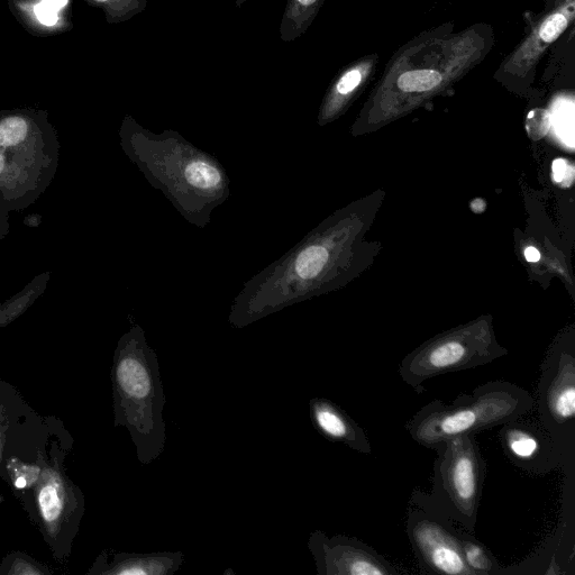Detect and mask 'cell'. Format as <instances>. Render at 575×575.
<instances>
[{
  "instance_id": "6da1fadb",
  "label": "cell",
  "mask_w": 575,
  "mask_h": 575,
  "mask_svg": "<svg viewBox=\"0 0 575 575\" xmlns=\"http://www.w3.org/2000/svg\"><path fill=\"white\" fill-rule=\"evenodd\" d=\"M495 31L476 24L454 32L452 24L415 36L392 56L376 89L377 102L404 105L451 87L480 65L494 49Z\"/></svg>"
},
{
  "instance_id": "7a4b0ae2",
  "label": "cell",
  "mask_w": 575,
  "mask_h": 575,
  "mask_svg": "<svg viewBox=\"0 0 575 575\" xmlns=\"http://www.w3.org/2000/svg\"><path fill=\"white\" fill-rule=\"evenodd\" d=\"M115 427H125L135 445L138 460L151 464L166 449L164 395L157 353L135 327L118 343L112 367Z\"/></svg>"
},
{
  "instance_id": "3957f363",
  "label": "cell",
  "mask_w": 575,
  "mask_h": 575,
  "mask_svg": "<svg viewBox=\"0 0 575 575\" xmlns=\"http://www.w3.org/2000/svg\"><path fill=\"white\" fill-rule=\"evenodd\" d=\"M534 408L535 398L527 390L511 382L491 381L451 404L432 401L408 421L406 430L417 444L435 451L452 438L477 435L531 415Z\"/></svg>"
},
{
  "instance_id": "277c9868",
  "label": "cell",
  "mask_w": 575,
  "mask_h": 575,
  "mask_svg": "<svg viewBox=\"0 0 575 575\" xmlns=\"http://www.w3.org/2000/svg\"><path fill=\"white\" fill-rule=\"evenodd\" d=\"M71 444V437L57 419L38 481L16 496L60 563L70 558L86 509L84 494L66 470Z\"/></svg>"
},
{
  "instance_id": "5b68a950",
  "label": "cell",
  "mask_w": 575,
  "mask_h": 575,
  "mask_svg": "<svg viewBox=\"0 0 575 575\" xmlns=\"http://www.w3.org/2000/svg\"><path fill=\"white\" fill-rule=\"evenodd\" d=\"M477 435H462L438 446L428 495L464 531L476 534L487 463Z\"/></svg>"
},
{
  "instance_id": "8992f818",
  "label": "cell",
  "mask_w": 575,
  "mask_h": 575,
  "mask_svg": "<svg viewBox=\"0 0 575 575\" xmlns=\"http://www.w3.org/2000/svg\"><path fill=\"white\" fill-rule=\"evenodd\" d=\"M406 533L424 573L474 575L463 558L460 526L424 490L409 499Z\"/></svg>"
},
{
  "instance_id": "52a82bcc",
  "label": "cell",
  "mask_w": 575,
  "mask_h": 575,
  "mask_svg": "<svg viewBox=\"0 0 575 575\" xmlns=\"http://www.w3.org/2000/svg\"><path fill=\"white\" fill-rule=\"evenodd\" d=\"M505 354L486 334L451 335L409 354L400 364L399 374L406 385L422 395L427 380L476 369Z\"/></svg>"
},
{
  "instance_id": "ba28073f",
  "label": "cell",
  "mask_w": 575,
  "mask_h": 575,
  "mask_svg": "<svg viewBox=\"0 0 575 575\" xmlns=\"http://www.w3.org/2000/svg\"><path fill=\"white\" fill-rule=\"evenodd\" d=\"M535 407L538 421L568 458L575 456V357L555 350L542 364Z\"/></svg>"
},
{
  "instance_id": "9c48e42d",
  "label": "cell",
  "mask_w": 575,
  "mask_h": 575,
  "mask_svg": "<svg viewBox=\"0 0 575 575\" xmlns=\"http://www.w3.org/2000/svg\"><path fill=\"white\" fill-rule=\"evenodd\" d=\"M575 18V0L547 9L531 32L501 63L495 78L504 85L525 89L533 84L538 63L547 50L567 32Z\"/></svg>"
},
{
  "instance_id": "30bf717a",
  "label": "cell",
  "mask_w": 575,
  "mask_h": 575,
  "mask_svg": "<svg viewBox=\"0 0 575 575\" xmlns=\"http://www.w3.org/2000/svg\"><path fill=\"white\" fill-rule=\"evenodd\" d=\"M307 545L318 575L407 574L358 538L328 537L323 531H315L309 536Z\"/></svg>"
},
{
  "instance_id": "8fae6325",
  "label": "cell",
  "mask_w": 575,
  "mask_h": 575,
  "mask_svg": "<svg viewBox=\"0 0 575 575\" xmlns=\"http://www.w3.org/2000/svg\"><path fill=\"white\" fill-rule=\"evenodd\" d=\"M527 416L501 425L503 428L499 432L501 446L515 467L541 477L564 468L569 460L575 459V456L568 458L564 454L540 421H528Z\"/></svg>"
},
{
  "instance_id": "7c38bea8",
  "label": "cell",
  "mask_w": 575,
  "mask_h": 575,
  "mask_svg": "<svg viewBox=\"0 0 575 575\" xmlns=\"http://www.w3.org/2000/svg\"><path fill=\"white\" fill-rule=\"evenodd\" d=\"M185 563V554L178 552L114 553L109 561L107 550L100 553L91 575H173Z\"/></svg>"
},
{
  "instance_id": "4fadbf2b",
  "label": "cell",
  "mask_w": 575,
  "mask_h": 575,
  "mask_svg": "<svg viewBox=\"0 0 575 575\" xmlns=\"http://www.w3.org/2000/svg\"><path fill=\"white\" fill-rule=\"evenodd\" d=\"M309 410L317 432L328 441L342 443L362 454H371L372 446L367 434L339 405L325 398H314L310 400Z\"/></svg>"
},
{
  "instance_id": "5bb4252c",
  "label": "cell",
  "mask_w": 575,
  "mask_h": 575,
  "mask_svg": "<svg viewBox=\"0 0 575 575\" xmlns=\"http://www.w3.org/2000/svg\"><path fill=\"white\" fill-rule=\"evenodd\" d=\"M41 418L20 391L0 380V467L9 447L29 432ZM2 501L3 498L0 497V503Z\"/></svg>"
},
{
  "instance_id": "9a60e30c",
  "label": "cell",
  "mask_w": 575,
  "mask_h": 575,
  "mask_svg": "<svg viewBox=\"0 0 575 575\" xmlns=\"http://www.w3.org/2000/svg\"><path fill=\"white\" fill-rule=\"evenodd\" d=\"M379 63L377 53L369 54L345 67L336 76L326 99V112L333 113L368 84L376 75Z\"/></svg>"
},
{
  "instance_id": "2e32d148",
  "label": "cell",
  "mask_w": 575,
  "mask_h": 575,
  "mask_svg": "<svg viewBox=\"0 0 575 575\" xmlns=\"http://www.w3.org/2000/svg\"><path fill=\"white\" fill-rule=\"evenodd\" d=\"M326 0H288L280 24L281 40L292 42L303 36L315 21Z\"/></svg>"
},
{
  "instance_id": "e0dca14e",
  "label": "cell",
  "mask_w": 575,
  "mask_h": 575,
  "mask_svg": "<svg viewBox=\"0 0 575 575\" xmlns=\"http://www.w3.org/2000/svg\"><path fill=\"white\" fill-rule=\"evenodd\" d=\"M460 543L465 563L474 575L506 574L497 559L476 536L460 527Z\"/></svg>"
},
{
  "instance_id": "ac0fdd59",
  "label": "cell",
  "mask_w": 575,
  "mask_h": 575,
  "mask_svg": "<svg viewBox=\"0 0 575 575\" xmlns=\"http://www.w3.org/2000/svg\"><path fill=\"white\" fill-rule=\"evenodd\" d=\"M53 571L32 556L14 551L0 561V575H52Z\"/></svg>"
},
{
  "instance_id": "d6986e66",
  "label": "cell",
  "mask_w": 575,
  "mask_h": 575,
  "mask_svg": "<svg viewBox=\"0 0 575 575\" xmlns=\"http://www.w3.org/2000/svg\"><path fill=\"white\" fill-rule=\"evenodd\" d=\"M327 261L328 253L323 246H310L298 254L295 271L301 279H313L322 272Z\"/></svg>"
},
{
  "instance_id": "ffe728a7",
  "label": "cell",
  "mask_w": 575,
  "mask_h": 575,
  "mask_svg": "<svg viewBox=\"0 0 575 575\" xmlns=\"http://www.w3.org/2000/svg\"><path fill=\"white\" fill-rule=\"evenodd\" d=\"M186 178L190 186L211 190L221 185L222 173L212 163L198 160L190 164Z\"/></svg>"
},
{
  "instance_id": "44dd1931",
  "label": "cell",
  "mask_w": 575,
  "mask_h": 575,
  "mask_svg": "<svg viewBox=\"0 0 575 575\" xmlns=\"http://www.w3.org/2000/svg\"><path fill=\"white\" fill-rule=\"evenodd\" d=\"M29 132V125L21 117H9L0 122V146L22 143Z\"/></svg>"
},
{
  "instance_id": "7402d4cb",
  "label": "cell",
  "mask_w": 575,
  "mask_h": 575,
  "mask_svg": "<svg viewBox=\"0 0 575 575\" xmlns=\"http://www.w3.org/2000/svg\"><path fill=\"white\" fill-rule=\"evenodd\" d=\"M551 126V116L544 109H535L527 117L526 129L529 138L537 141L544 138Z\"/></svg>"
},
{
  "instance_id": "603a6c76",
  "label": "cell",
  "mask_w": 575,
  "mask_h": 575,
  "mask_svg": "<svg viewBox=\"0 0 575 575\" xmlns=\"http://www.w3.org/2000/svg\"><path fill=\"white\" fill-rule=\"evenodd\" d=\"M553 178L558 184L571 186L574 179V168L568 160L556 159L553 162Z\"/></svg>"
},
{
  "instance_id": "cb8c5ba5",
  "label": "cell",
  "mask_w": 575,
  "mask_h": 575,
  "mask_svg": "<svg viewBox=\"0 0 575 575\" xmlns=\"http://www.w3.org/2000/svg\"><path fill=\"white\" fill-rule=\"evenodd\" d=\"M35 14L39 21L45 25L52 26L58 22V12L44 2L35 7Z\"/></svg>"
},
{
  "instance_id": "d4e9b609",
  "label": "cell",
  "mask_w": 575,
  "mask_h": 575,
  "mask_svg": "<svg viewBox=\"0 0 575 575\" xmlns=\"http://www.w3.org/2000/svg\"><path fill=\"white\" fill-rule=\"evenodd\" d=\"M525 258L528 262L535 263L541 260V253L531 246V248L526 249Z\"/></svg>"
},
{
  "instance_id": "484cf974",
  "label": "cell",
  "mask_w": 575,
  "mask_h": 575,
  "mask_svg": "<svg viewBox=\"0 0 575 575\" xmlns=\"http://www.w3.org/2000/svg\"><path fill=\"white\" fill-rule=\"evenodd\" d=\"M43 2L48 6H50L51 8L56 9V11L58 12L59 9L67 5L68 0H43Z\"/></svg>"
},
{
  "instance_id": "4316f807",
  "label": "cell",
  "mask_w": 575,
  "mask_h": 575,
  "mask_svg": "<svg viewBox=\"0 0 575 575\" xmlns=\"http://www.w3.org/2000/svg\"><path fill=\"white\" fill-rule=\"evenodd\" d=\"M546 2H547V5H549V8H552L555 5L562 3L563 0H546Z\"/></svg>"
},
{
  "instance_id": "83f0119b",
  "label": "cell",
  "mask_w": 575,
  "mask_h": 575,
  "mask_svg": "<svg viewBox=\"0 0 575 575\" xmlns=\"http://www.w3.org/2000/svg\"><path fill=\"white\" fill-rule=\"evenodd\" d=\"M4 167H5V159H4L3 155L0 154V173L3 172Z\"/></svg>"
},
{
  "instance_id": "f1b7e54d",
  "label": "cell",
  "mask_w": 575,
  "mask_h": 575,
  "mask_svg": "<svg viewBox=\"0 0 575 575\" xmlns=\"http://www.w3.org/2000/svg\"><path fill=\"white\" fill-rule=\"evenodd\" d=\"M245 2L246 0H236V7L240 8Z\"/></svg>"
},
{
  "instance_id": "f546056e",
  "label": "cell",
  "mask_w": 575,
  "mask_h": 575,
  "mask_svg": "<svg viewBox=\"0 0 575 575\" xmlns=\"http://www.w3.org/2000/svg\"><path fill=\"white\" fill-rule=\"evenodd\" d=\"M95 2L105 4V3L112 2V0H95Z\"/></svg>"
}]
</instances>
